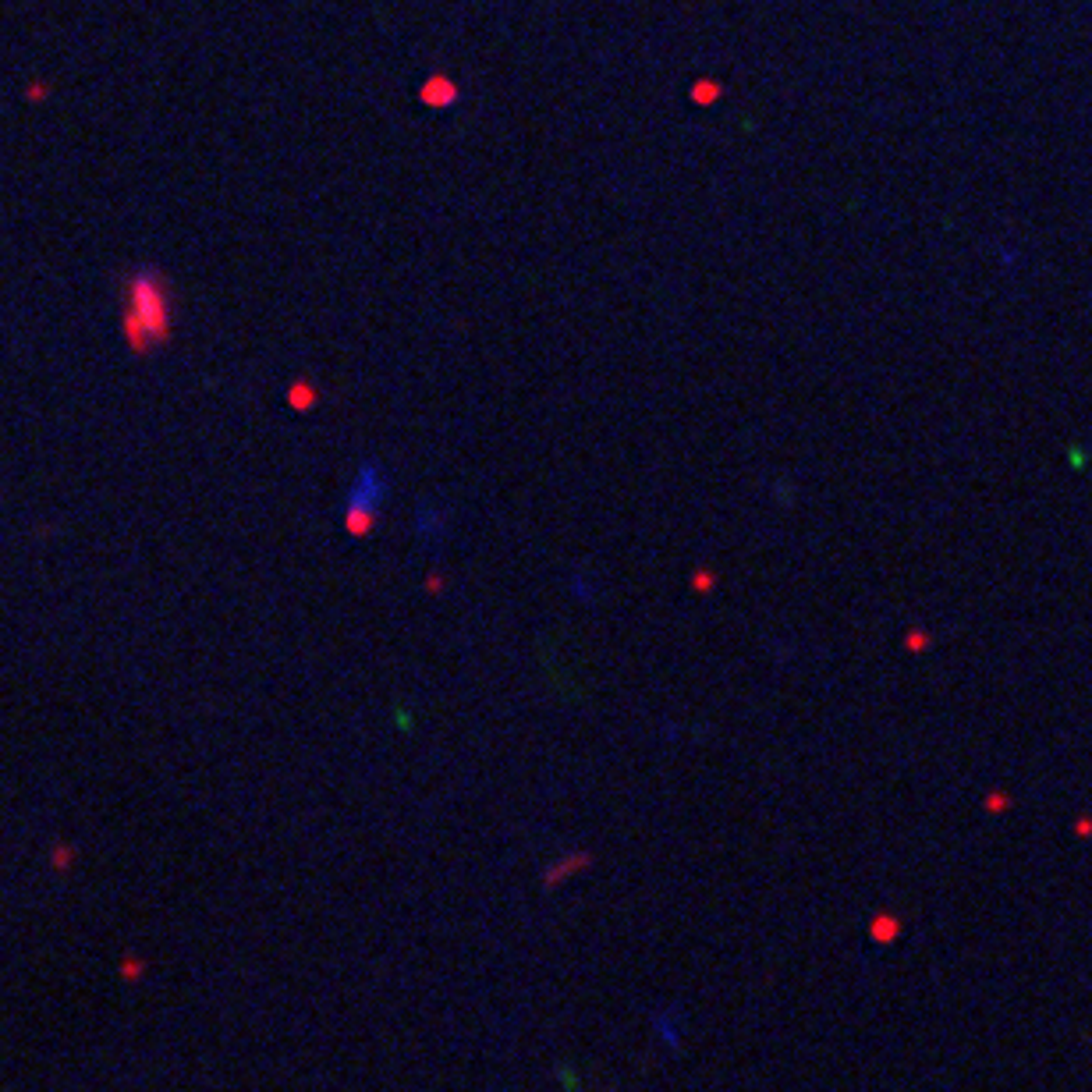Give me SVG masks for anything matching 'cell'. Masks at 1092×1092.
Listing matches in <instances>:
<instances>
[{"label": "cell", "instance_id": "obj_1", "mask_svg": "<svg viewBox=\"0 0 1092 1092\" xmlns=\"http://www.w3.org/2000/svg\"><path fill=\"white\" fill-rule=\"evenodd\" d=\"M174 288L160 266H135L121 288V330L131 355L146 358L171 345Z\"/></svg>", "mask_w": 1092, "mask_h": 1092}, {"label": "cell", "instance_id": "obj_2", "mask_svg": "<svg viewBox=\"0 0 1092 1092\" xmlns=\"http://www.w3.org/2000/svg\"><path fill=\"white\" fill-rule=\"evenodd\" d=\"M391 497V475L380 461H362L351 475L345 497V525L351 536H366Z\"/></svg>", "mask_w": 1092, "mask_h": 1092}, {"label": "cell", "instance_id": "obj_3", "mask_svg": "<svg viewBox=\"0 0 1092 1092\" xmlns=\"http://www.w3.org/2000/svg\"><path fill=\"white\" fill-rule=\"evenodd\" d=\"M415 536H419V543H426V546L444 543V536H447V515H444L440 508H419V515H415Z\"/></svg>", "mask_w": 1092, "mask_h": 1092}, {"label": "cell", "instance_id": "obj_4", "mask_svg": "<svg viewBox=\"0 0 1092 1092\" xmlns=\"http://www.w3.org/2000/svg\"><path fill=\"white\" fill-rule=\"evenodd\" d=\"M674 1025H678V1022H674L671 1015H656V1022H653V1033L660 1035V1039H663L667 1046H674V1050H678V1046H681V1035H678V1029H674Z\"/></svg>", "mask_w": 1092, "mask_h": 1092}]
</instances>
